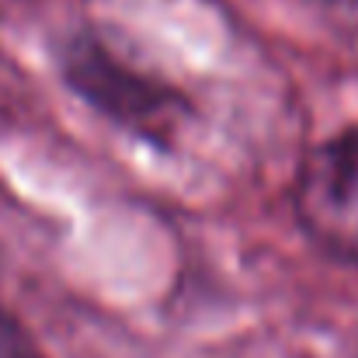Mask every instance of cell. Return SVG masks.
<instances>
[{"label": "cell", "mask_w": 358, "mask_h": 358, "mask_svg": "<svg viewBox=\"0 0 358 358\" xmlns=\"http://www.w3.org/2000/svg\"><path fill=\"white\" fill-rule=\"evenodd\" d=\"M0 358H38L24 327L0 306Z\"/></svg>", "instance_id": "cell-3"}, {"label": "cell", "mask_w": 358, "mask_h": 358, "mask_svg": "<svg viewBox=\"0 0 358 358\" xmlns=\"http://www.w3.org/2000/svg\"><path fill=\"white\" fill-rule=\"evenodd\" d=\"M320 3H331V7H358V0H320Z\"/></svg>", "instance_id": "cell-4"}, {"label": "cell", "mask_w": 358, "mask_h": 358, "mask_svg": "<svg viewBox=\"0 0 358 358\" xmlns=\"http://www.w3.org/2000/svg\"><path fill=\"white\" fill-rule=\"evenodd\" d=\"M292 202L317 247L331 257L358 261V125L306 153Z\"/></svg>", "instance_id": "cell-2"}, {"label": "cell", "mask_w": 358, "mask_h": 358, "mask_svg": "<svg viewBox=\"0 0 358 358\" xmlns=\"http://www.w3.org/2000/svg\"><path fill=\"white\" fill-rule=\"evenodd\" d=\"M59 73L84 105L157 150H167L192 119L188 98L125 63L94 35H77L59 49Z\"/></svg>", "instance_id": "cell-1"}]
</instances>
